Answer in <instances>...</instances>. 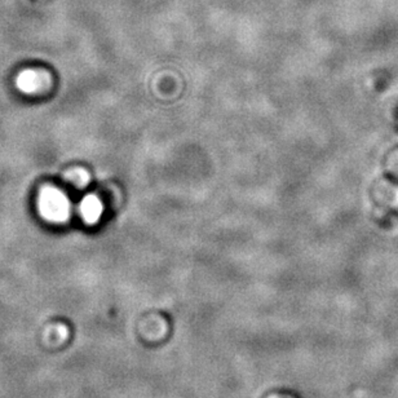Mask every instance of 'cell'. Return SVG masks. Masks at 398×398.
Masks as SVG:
<instances>
[{
    "mask_svg": "<svg viewBox=\"0 0 398 398\" xmlns=\"http://www.w3.org/2000/svg\"><path fill=\"white\" fill-rule=\"evenodd\" d=\"M43 216L51 221H64L69 215V202L66 197L55 189H45L39 201Z\"/></svg>",
    "mask_w": 398,
    "mask_h": 398,
    "instance_id": "6da1fadb",
    "label": "cell"
},
{
    "mask_svg": "<svg viewBox=\"0 0 398 398\" xmlns=\"http://www.w3.org/2000/svg\"><path fill=\"white\" fill-rule=\"evenodd\" d=\"M80 211H82V215H83V219L87 221V223H96L102 214V206L100 201L94 197H88L86 198L83 202H82V206H80Z\"/></svg>",
    "mask_w": 398,
    "mask_h": 398,
    "instance_id": "7a4b0ae2",
    "label": "cell"
},
{
    "mask_svg": "<svg viewBox=\"0 0 398 398\" xmlns=\"http://www.w3.org/2000/svg\"><path fill=\"white\" fill-rule=\"evenodd\" d=\"M17 83L23 92H34L39 86V78L35 72H22L21 75L18 77Z\"/></svg>",
    "mask_w": 398,
    "mask_h": 398,
    "instance_id": "3957f363",
    "label": "cell"
}]
</instances>
